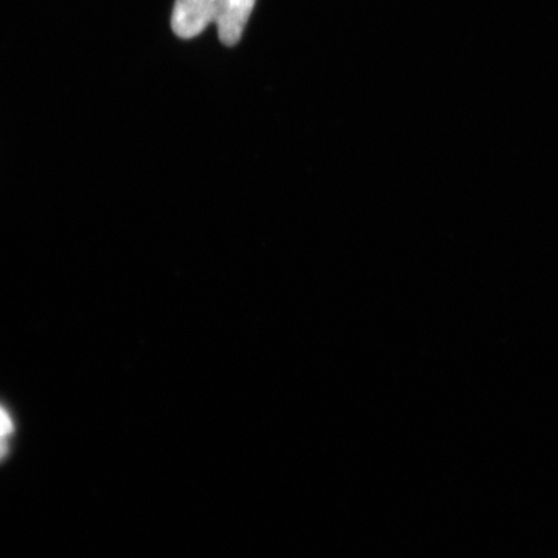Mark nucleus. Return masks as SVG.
Segmentation results:
<instances>
[{
  "mask_svg": "<svg viewBox=\"0 0 558 558\" xmlns=\"http://www.w3.org/2000/svg\"><path fill=\"white\" fill-rule=\"evenodd\" d=\"M255 3L256 0H177L172 31L180 38L191 39L215 24L221 44L232 47L241 40Z\"/></svg>",
  "mask_w": 558,
  "mask_h": 558,
  "instance_id": "1",
  "label": "nucleus"
},
{
  "mask_svg": "<svg viewBox=\"0 0 558 558\" xmlns=\"http://www.w3.org/2000/svg\"><path fill=\"white\" fill-rule=\"evenodd\" d=\"M15 432V422L5 407L0 403V439H9Z\"/></svg>",
  "mask_w": 558,
  "mask_h": 558,
  "instance_id": "2",
  "label": "nucleus"
},
{
  "mask_svg": "<svg viewBox=\"0 0 558 558\" xmlns=\"http://www.w3.org/2000/svg\"><path fill=\"white\" fill-rule=\"evenodd\" d=\"M10 442L9 439H0V462L9 457Z\"/></svg>",
  "mask_w": 558,
  "mask_h": 558,
  "instance_id": "3",
  "label": "nucleus"
}]
</instances>
